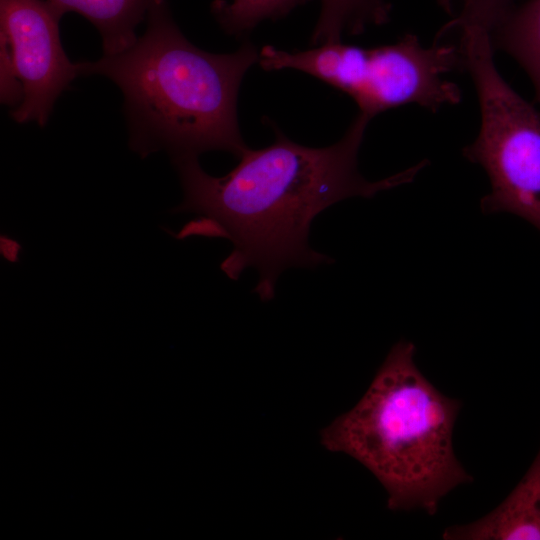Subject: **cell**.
Returning <instances> with one entry per match:
<instances>
[{
  "mask_svg": "<svg viewBox=\"0 0 540 540\" xmlns=\"http://www.w3.org/2000/svg\"><path fill=\"white\" fill-rule=\"evenodd\" d=\"M370 120L358 112L339 141L318 148L292 141L268 120L274 141L260 149L248 147L236 167L221 177L205 172L198 158L173 162L184 194L173 212L195 214L175 237L228 240L232 250L221 270L237 280L245 269L255 268L254 292L270 301L284 270L333 262L309 244L319 213L347 198H371L410 183L427 165L423 160L381 180L365 179L357 159Z\"/></svg>",
  "mask_w": 540,
  "mask_h": 540,
  "instance_id": "obj_1",
  "label": "cell"
},
{
  "mask_svg": "<svg viewBox=\"0 0 540 540\" xmlns=\"http://www.w3.org/2000/svg\"><path fill=\"white\" fill-rule=\"evenodd\" d=\"M258 59L250 42L225 54L196 47L162 0L132 46L77 62V69L79 76H104L119 87L134 152L145 158L165 151L173 163L216 150L239 158L248 148L239 128L238 93Z\"/></svg>",
  "mask_w": 540,
  "mask_h": 540,
  "instance_id": "obj_2",
  "label": "cell"
},
{
  "mask_svg": "<svg viewBox=\"0 0 540 540\" xmlns=\"http://www.w3.org/2000/svg\"><path fill=\"white\" fill-rule=\"evenodd\" d=\"M415 351L413 343L397 342L358 403L321 431V443L365 466L385 488L390 510L433 515L443 497L473 477L452 444L461 402L425 378Z\"/></svg>",
  "mask_w": 540,
  "mask_h": 540,
  "instance_id": "obj_3",
  "label": "cell"
},
{
  "mask_svg": "<svg viewBox=\"0 0 540 540\" xmlns=\"http://www.w3.org/2000/svg\"><path fill=\"white\" fill-rule=\"evenodd\" d=\"M460 33L464 68L481 114L478 135L462 152L485 170L491 186L480 201L481 211L516 215L540 231V112L499 74L490 32L470 28Z\"/></svg>",
  "mask_w": 540,
  "mask_h": 540,
  "instance_id": "obj_4",
  "label": "cell"
},
{
  "mask_svg": "<svg viewBox=\"0 0 540 540\" xmlns=\"http://www.w3.org/2000/svg\"><path fill=\"white\" fill-rule=\"evenodd\" d=\"M46 0H0L1 102L23 124L45 126L61 93L79 76Z\"/></svg>",
  "mask_w": 540,
  "mask_h": 540,
  "instance_id": "obj_5",
  "label": "cell"
},
{
  "mask_svg": "<svg viewBox=\"0 0 540 540\" xmlns=\"http://www.w3.org/2000/svg\"><path fill=\"white\" fill-rule=\"evenodd\" d=\"M464 67L460 45L423 47L414 34L368 48L361 85L353 97L359 112L371 119L388 109L417 104L432 112L461 100L458 86L443 76Z\"/></svg>",
  "mask_w": 540,
  "mask_h": 540,
  "instance_id": "obj_6",
  "label": "cell"
},
{
  "mask_svg": "<svg viewBox=\"0 0 540 540\" xmlns=\"http://www.w3.org/2000/svg\"><path fill=\"white\" fill-rule=\"evenodd\" d=\"M445 540H540V450L527 473L494 510L444 530Z\"/></svg>",
  "mask_w": 540,
  "mask_h": 540,
  "instance_id": "obj_7",
  "label": "cell"
},
{
  "mask_svg": "<svg viewBox=\"0 0 540 540\" xmlns=\"http://www.w3.org/2000/svg\"><path fill=\"white\" fill-rule=\"evenodd\" d=\"M367 57L368 48L342 41L299 51L266 45L259 51L258 63L267 71L293 69L304 72L352 98L362 81Z\"/></svg>",
  "mask_w": 540,
  "mask_h": 540,
  "instance_id": "obj_8",
  "label": "cell"
},
{
  "mask_svg": "<svg viewBox=\"0 0 540 540\" xmlns=\"http://www.w3.org/2000/svg\"><path fill=\"white\" fill-rule=\"evenodd\" d=\"M60 15L74 12L98 30L103 54H116L132 46L137 26L162 0H46Z\"/></svg>",
  "mask_w": 540,
  "mask_h": 540,
  "instance_id": "obj_9",
  "label": "cell"
},
{
  "mask_svg": "<svg viewBox=\"0 0 540 540\" xmlns=\"http://www.w3.org/2000/svg\"><path fill=\"white\" fill-rule=\"evenodd\" d=\"M497 45L526 69L540 103V0H529L517 11H511L491 33Z\"/></svg>",
  "mask_w": 540,
  "mask_h": 540,
  "instance_id": "obj_10",
  "label": "cell"
},
{
  "mask_svg": "<svg viewBox=\"0 0 540 540\" xmlns=\"http://www.w3.org/2000/svg\"><path fill=\"white\" fill-rule=\"evenodd\" d=\"M320 15L312 34V44L341 42L344 33L356 35L368 25H379L389 18L385 0H320Z\"/></svg>",
  "mask_w": 540,
  "mask_h": 540,
  "instance_id": "obj_11",
  "label": "cell"
},
{
  "mask_svg": "<svg viewBox=\"0 0 540 540\" xmlns=\"http://www.w3.org/2000/svg\"><path fill=\"white\" fill-rule=\"evenodd\" d=\"M308 0H215L212 13L229 35L243 36L261 21L278 19Z\"/></svg>",
  "mask_w": 540,
  "mask_h": 540,
  "instance_id": "obj_12",
  "label": "cell"
},
{
  "mask_svg": "<svg viewBox=\"0 0 540 540\" xmlns=\"http://www.w3.org/2000/svg\"><path fill=\"white\" fill-rule=\"evenodd\" d=\"M458 2L461 5L460 11L440 32L476 28L492 33L511 10V0H458Z\"/></svg>",
  "mask_w": 540,
  "mask_h": 540,
  "instance_id": "obj_13",
  "label": "cell"
},
{
  "mask_svg": "<svg viewBox=\"0 0 540 540\" xmlns=\"http://www.w3.org/2000/svg\"><path fill=\"white\" fill-rule=\"evenodd\" d=\"M437 3L443 8L445 12H447L449 15L454 16V4L458 2V0H436Z\"/></svg>",
  "mask_w": 540,
  "mask_h": 540,
  "instance_id": "obj_14",
  "label": "cell"
}]
</instances>
